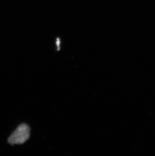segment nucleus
<instances>
[{
	"label": "nucleus",
	"mask_w": 155,
	"mask_h": 156,
	"mask_svg": "<svg viewBox=\"0 0 155 156\" xmlns=\"http://www.w3.org/2000/svg\"><path fill=\"white\" fill-rule=\"evenodd\" d=\"M30 128L26 124H22L12 133L8 139L11 144H21L25 143L30 137Z\"/></svg>",
	"instance_id": "obj_1"
}]
</instances>
